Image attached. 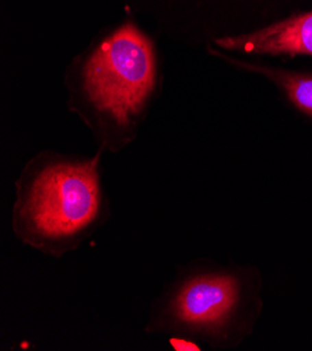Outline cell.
Returning <instances> with one entry per match:
<instances>
[{"label":"cell","mask_w":312,"mask_h":351,"mask_svg":"<svg viewBox=\"0 0 312 351\" xmlns=\"http://www.w3.org/2000/svg\"><path fill=\"white\" fill-rule=\"evenodd\" d=\"M99 158L55 160L17 181L13 228L19 239L45 254L75 250L102 213Z\"/></svg>","instance_id":"6da1fadb"},{"label":"cell","mask_w":312,"mask_h":351,"mask_svg":"<svg viewBox=\"0 0 312 351\" xmlns=\"http://www.w3.org/2000/svg\"><path fill=\"white\" fill-rule=\"evenodd\" d=\"M154 84L153 47L133 24H125L104 40L83 70L88 101L121 126L143 110Z\"/></svg>","instance_id":"7a4b0ae2"},{"label":"cell","mask_w":312,"mask_h":351,"mask_svg":"<svg viewBox=\"0 0 312 351\" xmlns=\"http://www.w3.org/2000/svg\"><path fill=\"white\" fill-rule=\"evenodd\" d=\"M242 305L244 286L238 276L195 270L169 287L152 315L149 329L219 341L231 332Z\"/></svg>","instance_id":"3957f363"},{"label":"cell","mask_w":312,"mask_h":351,"mask_svg":"<svg viewBox=\"0 0 312 351\" xmlns=\"http://www.w3.org/2000/svg\"><path fill=\"white\" fill-rule=\"evenodd\" d=\"M216 44L223 49L245 53L312 56V12L276 23L252 34L217 40Z\"/></svg>","instance_id":"277c9868"},{"label":"cell","mask_w":312,"mask_h":351,"mask_svg":"<svg viewBox=\"0 0 312 351\" xmlns=\"http://www.w3.org/2000/svg\"><path fill=\"white\" fill-rule=\"evenodd\" d=\"M250 67L259 70L279 84L294 107L312 118V75L280 72V70H270L267 67Z\"/></svg>","instance_id":"5b68a950"}]
</instances>
